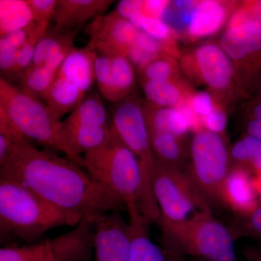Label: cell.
Instances as JSON below:
<instances>
[{
	"label": "cell",
	"instance_id": "obj_1",
	"mask_svg": "<svg viewBox=\"0 0 261 261\" xmlns=\"http://www.w3.org/2000/svg\"><path fill=\"white\" fill-rule=\"evenodd\" d=\"M0 176L13 178L51 205L63 211L75 225L95 221L111 212L126 211L123 201L96 181L80 165L29 140L17 144L0 164Z\"/></svg>",
	"mask_w": 261,
	"mask_h": 261
},
{
	"label": "cell",
	"instance_id": "obj_2",
	"mask_svg": "<svg viewBox=\"0 0 261 261\" xmlns=\"http://www.w3.org/2000/svg\"><path fill=\"white\" fill-rule=\"evenodd\" d=\"M76 226L63 211L51 205L13 178L0 176V230L27 244L37 243L49 230Z\"/></svg>",
	"mask_w": 261,
	"mask_h": 261
},
{
	"label": "cell",
	"instance_id": "obj_3",
	"mask_svg": "<svg viewBox=\"0 0 261 261\" xmlns=\"http://www.w3.org/2000/svg\"><path fill=\"white\" fill-rule=\"evenodd\" d=\"M160 228L162 249L168 256L239 261L231 230L213 216L211 209L197 211L182 222Z\"/></svg>",
	"mask_w": 261,
	"mask_h": 261
},
{
	"label": "cell",
	"instance_id": "obj_4",
	"mask_svg": "<svg viewBox=\"0 0 261 261\" xmlns=\"http://www.w3.org/2000/svg\"><path fill=\"white\" fill-rule=\"evenodd\" d=\"M83 168L96 181L123 201L129 222L144 219L138 206L140 187L138 159L111 127L107 140L97 149L84 154Z\"/></svg>",
	"mask_w": 261,
	"mask_h": 261
},
{
	"label": "cell",
	"instance_id": "obj_5",
	"mask_svg": "<svg viewBox=\"0 0 261 261\" xmlns=\"http://www.w3.org/2000/svg\"><path fill=\"white\" fill-rule=\"evenodd\" d=\"M111 128L137 158L140 164V187L138 206L142 217L158 224L160 211L152 187L156 157L151 146L142 99L135 91L118 102L113 113Z\"/></svg>",
	"mask_w": 261,
	"mask_h": 261
},
{
	"label": "cell",
	"instance_id": "obj_6",
	"mask_svg": "<svg viewBox=\"0 0 261 261\" xmlns=\"http://www.w3.org/2000/svg\"><path fill=\"white\" fill-rule=\"evenodd\" d=\"M0 109L25 139L63 152L67 159L83 167V157L75 154L65 140L63 121L46 103L3 77L0 79Z\"/></svg>",
	"mask_w": 261,
	"mask_h": 261
},
{
	"label": "cell",
	"instance_id": "obj_7",
	"mask_svg": "<svg viewBox=\"0 0 261 261\" xmlns=\"http://www.w3.org/2000/svg\"><path fill=\"white\" fill-rule=\"evenodd\" d=\"M224 136L201 129L192 133L185 173L206 205L222 207L221 191L231 169Z\"/></svg>",
	"mask_w": 261,
	"mask_h": 261
},
{
	"label": "cell",
	"instance_id": "obj_8",
	"mask_svg": "<svg viewBox=\"0 0 261 261\" xmlns=\"http://www.w3.org/2000/svg\"><path fill=\"white\" fill-rule=\"evenodd\" d=\"M178 61L186 80L205 87L226 108L240 100L231 61L218 41L181 49Z\"/></svg>",
	"mask_w": 261,
	"mask_h": 261
},
{
	"label": "cell",
	"instance_id": "obj_9",
	"mask_svg": "<svg viewBox=\"0 0 261 261\" xmlns=\"http://www.w3.org/2000/svg\"><path fill=\"white\" fill-rule=\"evenodd\" d=\"M218 42L231 61L240 100L255 97L261 90V24L224 29Z\"/></svg>",
	"mask_w": 261,
	"mask_h": 261
},
{
	"label": "cell",
	"instance_id": "obj_10",
	"mask_svg": "<svg viewBox=\"0 0 261 261\" xmlns=\"http://www.w3.org/2000/svg\"><path fill=\"white\" fill-rule=\"evenodd\" d=\"M94 221H82L68 232L24 245L2 247L0 261H90Z\"/></svg>",
	"mask_w": 261,
	"mask_h": 261
},
{
	"label": "cell",
	"instance_id": "obj_11",
	"mask_svg": "<svg viewBox=\"0 0 261 261\" xmlns=\"http://www.w3.org/2000/svg\"><path fill=\"white\" fill-rule=\"evenodd\" d=\"M152 187L160 211L159 227L182 222L191 217V213L211 209L197 193L185 171L158 159Z\"/></svg>",
	"mask_w": 261,
	"mask_h": 261
},
{
	"label": "cell",
	"instance_id": "obj_12",
	"mask_svg": "<svg viewBox=\"0 0 261 261\" xmlns=\"http://www.w3.org/2000/svg\"><path fill=\"white\" fill-rule=\"evenodd\" d=\"M120 213H108L94 221V261H129L130 226Z\"/></svg>",
	"mask_w": 261,
	"mask_h": 261
},
{
	"label": "cell",
	"instance_id": "obj_13",
	"mask_svg": "<svg viewBox=\"0 0 261 261\" xmlns=\"http://www.w3.org/2000/svg\"><path fill=\"white\" fill-rule=\"evenodd\" d=\"M91 32V40L99 55L128 58L140 30L114 11L96 18Z\"/></svg>",
	"mask_w": 261,
	"mask_h": 261
},
{
	"label": "cell",
	"instance_id": "obj_14",
	"mask_svg": "<svg viewBox=\"0 0 261 261\" xmlns=\"http://www.w3.org/2000/svg\"><path fill=\"white\" fill-rule=\"evenodd\" d=\"M239 2L196 0L180 40L197 42L223 32Z\"/></svg>",
	"mask_w": 261,
	"mask_h": 261
},
{
	"label": "cell",
	"instance_id": "obj_15",
	"mask_svg": "<svg viewBox=\"0 0 261 261\" xmlns=\"http://www.w3.org/2000/svg\"><path fill=\"white\" fill-rule=\"evenodd\" d=\"M253 175L240 167L232 166L221 191L222 207H227L237 217L250 214L260 203L253 184Z\"/></svg>",
	"mask_w": 261,
	"mask_h": 261
},
{
	"label": "cell",
	"instance_id": "obj_16",
	"mask_svg": "<svg viewBox=\"0 0 261 261\" xmlns=\"http://www.w3.org/2000/svg\"><path fill=\"white\" fill-rule=\"evenodd\" d=\"M112 0H58L55 29L73 32L83 27L90 19L102 16L113 4Z\"/></svg>",
	"mask_w": 261,
	"mask_h": 261
},
{
	"label": "cell",
	"instance_id": "obj_17",
	"mask_svg": "<svg viewBox=\"0 0 261 261\" xmlns=\"http://www.w3.org/2000/svg\"><path fill=\"white\" fill-rule=\"evenodd\" d=\"M97 55L92 40L85 48H75L65 58L57 75L71 82L87 94L95 82L94 65Z\"/></svg>",
	"mask_w": 261,
	"mask_h": 261
},
{
	"label": "cell",
	"instance_id": "obj_18",
	"mask_svg": "<svg viewBox=\"0 0 261 261\" xmlns=\"http://www.w3.org/2000/svg\"><path fill=\"white\" fill-rule=\"evenodd\" d=\"M145 99L161 107L177 108L187 102L196 89L185 77L140 83Z\"/></svg>",
	"mask_w": 261,
	"mask_h": 261
},
{
	"label": "cell",
	"instance_id": "obj_19",
	"mask_svg": "<svg viewBox=\"0 0 261 261\" xmlns=\"http://www.w3.org/2000/svg\"><path fill=\"white\" fill-rule=\"evenodd\" d=\"M142 106L149 132L188 137L190 126L186 117L178 108L161 107L146 99H142Z\"/></svg>",
	"mask_w": 261,
	"mask_h": 261
},
{
	"label": "cell",
	"instance_id": "obj_20",
	"mask_svg": "<svg viewBox=\"0 0 261 261\" xmlns=\"http://www.w3.org/2000/svg\"><path fill=\"white\" fill-rule=\"evenodd\" d=\"M87 94L68 80L58 76L51 84L44 100L51 111L61 120L82 102Z\"/></svg>",
	"mask_w": 261,
	"mask_h": 261
},
{
	"label": "cell",
	"instance_id": "obj_21",
	"mask_svg": "<svg viewBox=\"0 0 261 261\" xmlns=\"http://www.w3.org/2000/svg\"><path fill=\"white\" fill-rule=\"evenodd\" d=\"M63 126L109 127L107 112L99 93L92 91L87 94L82 102L63 121Z\"/></svg>",
	"mask_w": 261,
	"mask_h": 261
},
{
	"label": "cell",
	"instance_id": "obj_22",
	"mask_svg": "<svg viewBox=\"0 0 261 261\" xmlns=\"http://www.w3.org/2000/svg\"><path fill=\"white\" fill-rule=\"evenodd\" d=\"M128 224L132 242L129 261H168L163 249L151 240L148 222L142 219Z\"/></svg>",
	"mask_w": 261,
	"mask_h": 261
},
{
	"label": "cell",
	"instance_id": "obj_23",
	"mask_svg": "<svg viewBox=\"0 0 261 261\" xmlns=\"http://www.w3.org/2000/svg\"><path fill=\"white\" fill-rule=\"evenodd\" d=\"M63 130L70 148L75 154L82 157V153L97 149L107 140L111 126H63Z\"/></svg>",
	"mask_w": 261,
	"mask_h": 261
},
{
	"label": "cell",
	"instance_id": "obj_24",
	"mask_svg": "<svg viewBox=\"0 0 261 261\" xmlns=\"http://www.w3.org/2000/svg\"><path fill=\"white\" fill-rule=\"evenodd\" d=\"M231 166L244 168L253 176L261 173V140L243 135L228 147Z\"/></svg>",
	"mask_w": 261,
	"mask_h": 261
},
{
	"label": "cell",
	"instance_id": "obj_25",
	"mask_svg": "<svg viewBox=\"0 0 261 261\" xmlns=\"http://www.w3.org/2000/svg\"><path fill=\"white\" fill-rule=\"evenodd\" d=\"M129 21L139 30L162 42L165 54L178 59L181 51L178 46L179 36L166 22L161 19L147 18L142 15L130 18Z\"/></svg>",
	"mask_w": 261,
	"mask_h": 261
},
{
	"label": "cell",
	"instance_id": "obj_26",
	"mask_svg": "<svg viewBox=\"0 0 261 261\" xmlns=\"http://www.w3.org/2000/svg\"><path fill=\"white\" fill-rule=\"evenodd\" d=\"M32 10L25 0H0V35L28 28L34 23Z\"/></svg>",
	"mask_w": 261,
	"mask_h": 261
},
{
	"label": "cell",
	"instance_id": "obj_27",
	"mask_svg": "<svg viewBox=\"0 0 261 261\" xmlns=\"http://www.w3.org/2000/svg\"><path fill=\"white\" fill-rule=\"evenodd\" d=\"M80 31V29L73 32H61L55 29L50 32L48 30L38 43L32 66L44 64L62 51L75 49V38Z\"/></svg>",
	"mask_w": 261,
	"mask_h": 261
},
{
	"label": "cell",
	"instance_id": "obj_28",
	"mask_svg": "<svg viewBox=\"0 0 261 261\" xmlns=\"http://www.w3.org/2000/svg\"><path fill=\"white\" fill-rule=\"evenodd\" d=\"M140 82L181 78V68L178 59L168 55L160 54L137 68Z\"/></svg>",
	"mask_w": 261,
	"mask_h": 261
},
{
	"label": "cell",
	"instance_id": "obj_29",
	"mask_svg": "<svg viewBox=\"0 0 261 261\" xmlns=\"http://www.w3.org/2000/svg\"><path fill=\"white\" fill-rule=\"evenodd\" d=\"M57 74L44 64L31 66L19 80L20 88L33 97L44 99Z\"/></svg>",
	"mask_w": 261,
	"mask_h": 261
},
{
	"label": "cell",
	"instance_id": "obj_30",
	"mask_svg": "<svg viewBox=\"0 0 261 261\" xmlns=\"http://www.w3.org/2000/svg\"><path fill=\"white\" fill-rule=\"evenodd\" d=\"M113 82L119 102L135 91V67L127 57H111Z\"/></svg>",
	"mask_w": 261,
	"mask_h": 261
},
{
	"label": "cell",
	"instance_id": "obj_31",
	"mask_svg": "<svg viewBox=\"0 0 261 261\" xmlns=\"http://www.w3.org/2000/svg\"><path fill=\"white\" fill-rule=\"evenodd\" d=\"M48 30L49 25L36 23V25L30 32L27 42L19 49L14 68L8 78L19 80L32 66L38 43L47 34Z\"/></svg>",
	"mask_w": 261,
	"mask_h": 261
},
{
	"label": "cell",
	"instance_id": "obj_32",
	"mask_svg": "<svg viewBox=\"0 0 261 261\" xmlns=\"http://www.w3.org/2000/svg\"><path fill=\"white\" fill-rule=\"evenodd\" d=\"M160 54H165L163 43L140 30L128 58L137 69L151 58Z\"/></svg>",
	"mask_w": 261,
	"mask_h": 261
},
{
	"label": "cell",
	"instance_id": "obj_33",
	"mask_svg": "<svg viewBox=\"0 0 261 261\" xmlns=\"http://www.w3.org/2000/svg\"><path fill=\"white\" fill-rule=\"evenodd\" d=\"M234 240L250 238L256 242L261 247V202L250 214L237 217L228 226Z\"/></svg>",
	"mask_w": 261,
	"mask_h": 261
},
{
	"label": "cell",
	"instance_id": "obj_34",
	"mask_svg": "<svg viewBox=\"0 0 261 261\" xmlns=\"http://www.w3.org/2000/svg\"><path fill=\"white\" fill-rule=\"evenodd\" d=\"M95 82L101 94L113 102H119L113 82L111 57L97 55L95 60Z\"/></svg>",
	"mask_w": 261,
	"mask_h": 261
},
{
	"label": "cell",
	"instance_id": "obj_35",
	"mask_svg": "<svg viewBox=\"0 0 261 261\" xmlns=\"http://www.w3.org/2000/svg\"><path fill=\"white\" fill-rule=\"evenodd\" d=\"M248 22L261 24V0L239 2L236 9L228 19L225 29L237 27Z\"/></svg>",
	"mask_w": 261,
	"mask_h": 261
},
{
	"label": "cell",
	"instance_id": "obj_36",
	"mask_svg": "<svg viewBox=\"0 0 261 261\" xmlns=\"http://www.w3.org/2000/svg\"><path fill=\"white\" fill-rule=\"evenodd\" d=\"M188 103L192 111L200 117L201 119L212 113L220 105H223L218 100L214 94L205 89L201 91L196 90L190 97Z\"/></svg>",
	"mask_w": 261,
	"mask_h": 261
},
{
	"label": "cell",
	"instance_id": "obj_37",
	"mask_svg": "<svg viewBox=\"0 0 261 261\" xmlns=\"http://www.w3.org/2000/svg\"><path fill=\"white\" fill-rule=\"evenodd\" d=\"M32 10L34 21L49 25L56 14L58 0H27Z\"/></svg>",
	"mask_w": 261,
	"mask_h": 261
},
{
	"label": "cell",
	"instance_id": "obj_38",
	"mask_svg": "<svg viewBox=\"0 0 261 261\" xmlns=\"http://www.w3.org/2000/svg\"><path fill=\"white\" fill-rule=\"evenodd\" d=\"M228 108L220 105L216 109L202 118L204 129L224 137L228 123Z\"/></svg>",
	"mask_w": 261,
	"mask_h": 261
},
{
	"label": "cell",
	"instance_id": "obj_39",
	"mask_svg": "<svg viewBox=\"0 0 261 261\" xmlns=\"http://www.w3.org/2000/svg\"><path fill=\"white\" fill-rule=\"evenodd\" d=\"M18 48L11 44L5 37L0 39V69L2 74L9 77L14 68Z\"/></svg>",
	"mask_w": 261,
	"mask_h": 261
},
{
	"label": "cell",
	"instance_id": "obj_40",
	"mask_svg": "<svg viewBox=\"0 0 261 261\" xmlns=\"http://www.w3.org/2000/svg\"><path fill=\"white\" fill-rule=\"evenodd\" d=\"M170 3L171 1L168 0H142V15L162 20Z\"/></svg>",
	"mask_w": 261,
	"mask_h": 261
},
{
	"label": "cell",
	"instance_id": "obj_41",
	"mask_svg": "<svg viewBox=\"0 0 261 261\" xmlns=\"http://www.w3.org/2000/svg\"><path fill=\"white\" fill-rule=\"evenodd\" d=\"M142 0H123L117 5L115 11L122 18L129 20L130 18L142 15Z\"/></svg>",
	"mask_w": 261,
	"mask_h": 261
},
{
	"label": "cell",
	"instance_id": "obj_42",
	"mask_svg": "<svg viewBox=\"0 0 261 261\" xmlns=\"http://www.w3.org/2000/svg\"><path fill=\"white\" fill-rule=\"evenodd\" d=\"M247 102L245 109V118L261 122V95L257 94Z\"/></svg>",
	"mask_w": 261,
	"mask_h": 261
},
{
	"label": "cell",
	"instance_id": "obj_43",
	"mask_svg": "<svg viewBox=\"0 0 261 261\" xmlns=\"http://www.w3.org/2000/svg\"><path fill=\"white\" fill-rule=\"evenodd\" d=\"M243 134L251 135L261 140V122L252 118H244Z\"/></svg>",
	"mask_w": 261,
	"mask_h": 261
},
{
	"label": "cell",
	"instance_id": "obj_44",
	"mask_svg": "<svg viewBox=\"0 0 261 261\" xmlns=\"http://www.w3.org/2000/svg\"><path fill=\"white\" fill-rule=\"evenodd\" d=\"M246 261H261V247H250L243 252Z\"/></svg>",
	"mask_w": 261,
	"mask_h": 261
},
{
	"label": "cell",
	"instance_id": "obj_45",
	"mask_svg": "<svg viewBox=\"0 0 261 261\" xmlns=\"http://www.w3.org/2000/svg\"><path fill=\"white\" fill-rule=\"evenodd\" d=\"M255 176L257 178L255 179L253 178L254 186H255V190H256L257 195H260L261 197V173Z\"/></svg>",
	"mask_w": 261,
	"mask_h": 261
},
{
	"label": "cell",
	"instance_id": "obj_46",
	"mask_svg": "<svg viewBox=\"0 0 261 261\" xmlns=\"http://www.w3.org/2000/svg\"><path fill=\"white\" fill-rule=\"evenodd\" d=\"M168 261H205V260H190V259L185 258V257H175L168 256L167 255Z\"/></svg>",
	"mask_w": 261,
	"mask_h": 261
},
{
	"label": "cell",
	"instance_id": "obj_47",
	"mask_svg": "<svg viewBox=\"0 0 261 261\" xmlns=\"http://www.w3.org/2000/svg\"><path fill=\"white\" fill-rule=\"evenodd\" d=\"M258 94H260V95H261V90L260 91V92H259Z\"/></svg>",
	"mask_w": 261,
	"mask_h": 261
}]
</instances>
